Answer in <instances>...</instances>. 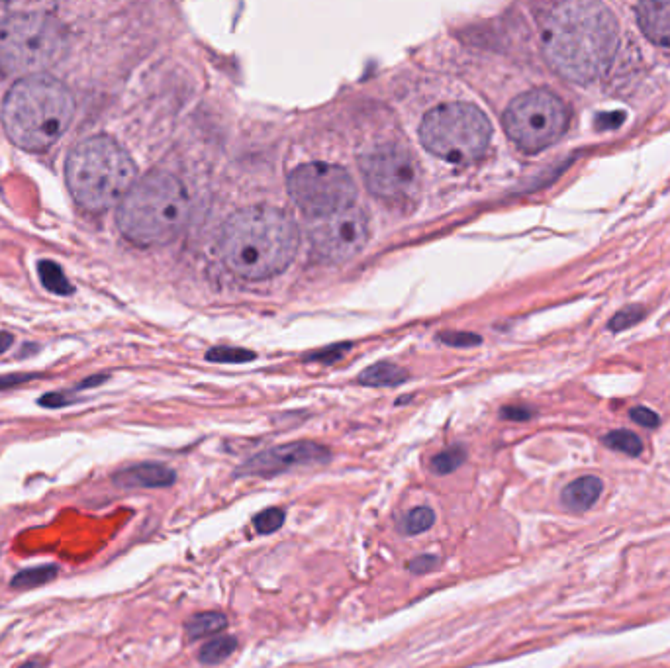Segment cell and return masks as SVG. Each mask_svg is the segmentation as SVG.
Here are the masks:
<instances>
[{
    "instance_id": "1",
    "label": "cell",
    "mask_w": 670,
    "mask_h": 668,
    "mask_svg": "<svg viewBox=\"0 0 670 668\" xmlns=\"http://www.w3.org/2000/svg\"><path fill=\"white\" fill-rule=\"evenodd\" d=\"M541 42L547 63L561 77L590 83L612 65L620 28L612 10L600 2H563L545 16Z\"/></svg>"
},
{
    "instance_id": "2",
    "label": "cell",
    "mask_w": 670,
    "mask_h": 668,
    "mask_svg": "<svg viewBox=\"0 0 670 668\" xmlns=\"http://www.w3.org/2000/svg\"><path fill=\"white\" fill-rule=\"evenodd\" d=\"M298 241V228L283 210L251 206L226 222L220 249L236 275L261 281L287 269L298 251Z\"/></svg>"
},
{
    "instance_id": "3",
    "label": "cell",
    "mask_w": 670,
    "mask_h": 668,
    "mask_svg": "<svg viewBox=\"0 0 670 668\" xmlns=\"http://www.w3.org/2000/svg\"><path fill=\"white\" fill-rule=\"evenodd\" d=\"M73 118V93L46 73L16 81L2 102V126L8 140L32 153L57 144Z\"/></svg>"
},
{
    "instance_id": "4",
    "label": "cell",
    "mask_w": 670,
    "mask_h": 668,
    "mask_svg": "<svg viewBox=\"0 0 670 668\" xmlns=\"http://www.w3.org/2000/svg\"><path fill=\"white\" fill-rule=\"evenodd\" d=\"M138 167L130 153L108 136L75 145L65 163V181L75 202L87 212H104L120 204L136 185Z\"/></svg>"
},
{
    "instance_id": "5",
    "label": "cell",
    "mask_w": 670,
    "mask_h": 668,
    "mask_svg": "<svg viewBox=\"0 0 670 668\" xmlns=\"http://www.w3.org/2000/svg\"><path fill=\"white\" fill-rule=\"evenodd\" d=\"M189 216V196L171 173H149L136 181L118 206L122 236L140 247L165 245L179 236Z\"/></svg>"
},
{
    "instance_id": "6",
    "label": "cell",
    "mask_w": 670,
    "mask_h": 668,
    "mask_svg": "<svg viewBox=\"0 0 670 668\" xmlns=\"http://www.w3.org/2000/svg\"><path fill=\"white\" fill-rule=\"evenodd\" d=\"M69 49L65 24L46 12H18L0 20V75L32 77L59 63Z\"/></svg>"
},
{
    "instance_id": "7",
    "label": "cell",
    "mask_w": 670,
    "mask_h": 668,
    "mask_svg": "<svg viewBox=\"0 0 670 668\" xmlns=\"http://www.w3.org/2000/svg\"><path fill=\"white\" fill-rule=\"evenodd\" d=\"M492 126L486 114L469 102L441 104L420 126V140L433 155L449 163L477 161L488 149Z\"/></svg>"
},
{
    "instance_id": "8",
    "label": "cell",
    "mask_w": 670,
    "mask_h": 668,
    "mask_svg": "<svg viewBox=\"0 0 670 668\" xmlns=\"http://www.w3.org/2000/svg\"><path fill=\"white\" fill-rule=\"evenodd\" d=\"M569 126L567 104L547 89H533L514 98L504 114L510 140L527 153L555 144Z\"/></svg>"
},
{
    "instance_id": "9",
    "label": "cell",
    "mask_w": 670,
    "mask_h": 668,
    "mask_svg": "<svg viewBox=\"0 0 670 668\" xmlns=\"http://www.w3.org/2000/svg\"><path fill=\"white\" fill-rule=\"evenodd\" d=\"M288 192L296 206L310 218H322L351 208L357 189L349 173L332 163H308L288 177Z\"/></svg>"
},
{
    "instance_id": "10",
    "label": "cell",
    "mask_w": 670,
    "mask_h": 668,
    "mask_svg": "<svg viewBox=\"0 0 670 668\" xmlns=\"http://www.w3.org/2000/svg\"><path fill=\"white\" fill-rule=\"evenodd\" d=\"M367 189L390 204L412 202L420 191V167L400 145H383L361 159Z\"/></svg>"
},
{
    "instance_id": "11",
    "label": "cell",
    "mask_w": 670,
    "mask_h": 668,
    "mask_svg": "<svg viewBox=\"0 0 670 668\" xmlns=\"http://www.w3.org/2000/svg\"><path fill=\"white\" fill-rule=\"evenodd\" d=\"M310 241L314 251L330 263H343L355 257L369 241V218L357 208H345L334 214L312 218Z\"/></svg>"
},
{
    "instance_id": "12",
    "label": "cell",
    "mask_w": 670,
    "mask_h": 668,
    "mask_svg": "<svg viewBox=\"0 0 670 668\" xmlns=\"http://www.w3.org/2000/svg\"><path fill=\"white\" fill-rule=\"evenodd\" d=\"M332 459L328 447L314 441H294L271 447L247 459L238 471L240 477H277L298 467L326 465Z\"/></svg>"
},
{
    "instance_id": "13",
    "label": "cell",
    "mask_w": 670,
    "mask_h": 668,
    "mask_svg": "<svg viewBox=\"0 0 670 668\" xmlns=\"http://www.w3.org/2000/svg\"><path fill=\"white\" fill-rule=\"evenodd\" d=\"M112 480L120 488H169L177 482V473L161 463H140L118 471Z\"/></svg>"
},
{
    "instance_id": "14",
    "label": "cell",
    "mask_w": 670,
    "mask_h": 668,
    "mask_svg": "<svg viewBox=\"0 0 670 668\" xmlns=\"http://www.w3.org/2000/svg\"><path fill=\"white\" fill-rule=\"evenodd\" d=\"M635 12L645 38L661 48H670V0L641 2Z\"/></svg>"
},
{
    "instance_id": "15",
    "label": "cell",
    "mask_w": 670,
    "mask_h": 668,
    "mask_svg": "<svg viewBox=\"0 0 670 668\" xmlns=\"http://www.w3.org/2000/svg\"><path fill=\"white\" fill-rule=\"evenodd\" d=\"M602 492H604L602 478L586 475V477L576 478L571 484L565 486L561 494V502L571 512H588L598 504Z\"/></svg>"
},
{
    "instance_id": "16",
    "label": "cell",
    "mask_w": 670,
    "mask_h": 668,
    "mask_svg": "<svg viewBox=\"0 0 670 668\" xmlns=\"http://www.w3.org/2000/svg\"><path fill=\"white\" fill-rule=\"evenodd\" d=\"M408 381V373L394 363H377L359 375L365 386H398Z\"/></svg>"
},
{
    "instance_id": "17",
    "label": "cell",
    "mask_w": 670,
    "mask_h": 668,
    "mask_svg": "<svg viewBox=\"0 0 670 668\" xmlns=\"http://www.w3.org/2000/svg\"><path fill=\"white\" fill-rule=\"evenodd\" d=\"M238 651V639L234 635H220L210 639L198 655V661L202 665H220L226 659H230Z\"/></svg>"
},
{
    "instance_id": "18",
    "label": "cell",
    "mask_w": 670,
    "mask_h": 668,
    "mask_svg": "<svg viewBox=\"0 0 670 668\" xmlns=\"http://www.w3.org/2000/svg\"><path fill=\"white\" fill-rule=\"evenodd\" d=\"M228 627V618L220 612H200L187 621L185 629L191 639H204L216 635Z\"/></svg>"
},
{
    "instance_id": "19",
    "label": "cell",
    "mask_w": 670,
    "mask_h": 668,
    "mask_svg": "<svg viewBox=\"0 0 670 668\" xmlns=\"http://www.w3.org/2000/svg\"><path fill=\"white\" fill-rule=\"evenodd\" d=\"M38 275L42 285L49 292L57 294V296H67L73 292V287L69 283V279L65 277L63 269L55 263V261H40L38 263Z\"/></svg>"
},
{
    "instance_id": "20",
    "label": "cell",
    "mask_w": 670,
    "mask_h": 668,
    "mask_svg": "<svg viewBox=\"0 0 670 668\" xmlns=\"http://www.w3.org/2000/svg\"><path fill=\"white\" fill-rule=\"evenodd\" d=\"M59 574V569L55 565H44V567H34V569H24L16 574L10 580V588L26 590V588H38L42 584H48L55 580Z\"/></svg>"
},
{
    "instance_id": "21",
    "label": "cell",
    "mask_w": 670,
    "mask_h": 668,
    "mask_svg": "<svg viewBox=\"0 0 670 668\" xmlns=\"http://www.w3.org/2000/svg\"><path fill=\"white\" fill-rule=\"evenodd\" d=\"M467 461V449L463 445H453L431 459V471L435 475H451Z\"/></svg>"
},
{
    "instance_id": "22",
    "label": "cell",
    "mask_w": 670,
    "mask_h": 668,
    "mask_svg": "<svg viewBox=\"0 0 670 668\" xmlns=\"http://www.w3.org/2000/svg\"><path fill=\"white\" fill-rule=\"evenodd\" d=\"M604 443L610 449L620 451V453L629 455V457H639L643 453V443H641V439L633 431H610L608 435H604Z\"/></svg>"
},
{
    "instance_id": "23",
    "label": "cell",
    "mask_w": 670,
    "mask_h": 668,
    "mask_svg": "<svg viewBox=\"0 0 670 668\" xmlns=\"http://www.w3.org/2000/svg\"><path fill=\"white\" fill-rule=\"evenodd\" d=\"M433 524H435V512L430 506H418L404 516L402 531L408 535H420L430 531Z\"/></svg>"
},
{
    "instance_id": "24",
    "label": "cell",
    "mask_w": 670,
    "mask_h": 668,
    "mask_svg": "<svg viewBox=\"0 0 670 668\" xmlns=\"http://www.w3.org/2000/svg\"><path fill=\"white\" fill-rule=\"evenodd\" d=\"M285 520H287L285 510H281V508H267V510H263L261 514H257L253 518V527H255L257 533L269 535V533L279 531L283 527V524H285Z\"/></svg>"
},
{
    "instance_id": "25",
    "label": "cell",
    "mask_w": 670,
    "mask_h": 668,
    "mask_svg": "<svg viewBox=\"0 0 670 668\" xmlns=\"http://www.w3.org/2000/svg\"><path fill=\"white\" fill-rule=\"evenodd\" d=\"M255 353L240 347H214L206 353V359L212 363H247L253 361Z\"/></svg>"
},
{
    "instance_id": "26",
    "label": "cell",
    "mask_w": 670,
    "mask_h": 668,
    "mask_svg": "<svg viewBox=\"0 0 670 668\" xmlns=\"http://www.w3.org/2000/svg\"><path fill=\"white\" fill-rule=\"evenodd\" d=\"M641 318H643V308L641 306H629V308H625L614 316V320L608 324V328L612 332H623V330L635 326Z\"/></svg>"
},
{
    "instance_id": "27",
    "label": "cell",
    "mask_w": 670,
    "mask_h": 668,
    "mask_svg": "<svg viewBox=\"0 0 670 668\" xmlns=\"http://www.w3.org/2000/svg\"><path fill=\"white\" fill-rule=\"evenodd\" d=\"M629 416H631V420H633L635 424H639V426H643V428H647V430H655V428H659V424H661V418H659L653 410H649V408H645V406H635V408L629 412Z\"/></svg>"
},
{
    "instance_id": "28",
    "label": "cell",
    "mask_w": 670,
    "mask_h": 668,
    "mask_svg": "<svg viewBox=\"0 0 670 668\" xmlns=\"http://www.w3.org/2000/svg\"><path fill=\"white\" fill-rule=\"evenodd\" d=\"M439 341L451 347H473L480 343L479 335L469 334V332H449V334L439 335Z\"/></svg>"
},
{
    "instance_id": "29",
    "label": "cell",
    "mask_w": 670,
    "mask_h": 668,
    "mask_svg": "<svg viewBox=\"0 0 670 668\" xmlns=\"http://www.w3.org/2000/svg\"><path fill=\"white\" fill-rule=\"evenodd\" d=\"M439 557L437 555H420L416 557L414 561L408 563V571L414 574H426L431 573L433 569L439 567Z\"/></svg>"
},
{
    "instance_id": "30",
    "label": "cell",
    "mask_w": 670,
    "mask_h": 668,
    "mask_svg": "<svg viewBox=\"0 0 670 668\" xmlns=\"http://www.w3.org/2000/svg\"><path fill=\"white\" fill-rule=\"evenodd\" d=\"M38 402H40V406H46V408H63L67 404H73L75 398L67 396L65 392H51V394L42 396Z\"/></svg>"
},
{
    "instance_id": "31",
    "label": "cell",
    "mask_w": 670,
    "mask_h": 668,
    "mask_svg": "<svg viewBox=\"0 0 670 668\" xmlns=\"http://www.w3.org/2000/svg\"><path fill=\"white\" fill-rule=\"evenodd\" d=\"M502 418L514 420V422H526L529 418H533V410L524 408V406H506L502 408Z\"/></svg>"
},
{
    "instance_id": "32",
    "label": "cell",
    "mask_w": 670,
    "mask_h": 668,
    "mask_svg": "<svg viewBox=\"0 0 670 668\" xmlns=\"http://www.w3.org/2000/svg\"><path fill=\"white\" fill-rule=\"evenodd\" d=\"M34 379H40V375H6V377H0V390L20 386V384L34 381Z\"/></svg>"
},
{
    "instance_id": "33",
    "label": "cell",
    "mask_w": 670,
    "mask_h": 668,
    "mask_svg": "<svg viewBox=\"0 0 670 668\" xmlns=\"http://www.w3.org/2000/svg\"><path fill=\"white\" fill-rule=\"evenodd\" d=\"M347 349H349L347 343H343V345H335V347L328 349V351H324V353H316V355H312V359H318V361H324V363H332L335 359H339Z\"/></svg>"
},
{
    "instance_id": "34",
    "label": "cell",
    "mask_w": 670,
    "mask_h": 668,
    "mask_svg": "<svg viewBox=\"0 0 670 668\" xmlns=\"http://www.w3.org/2000/svg\"><path fill=\"white\" fill-rule=\"evenodd\" d=\"M623 112H616V114H600L596 118L598 128H618L623 122Z\"/></svg>"
},
{
    "instance_id": "35",
    "label": "cell",
    "mask_w": 670,
    "mask_h": 668,
    "mask_svg": "<svg viewBox=\"0 0 670 668\" xmlns=\"http://www.w3.org/2000/svg\"><path fill=\"white\" fill-rule=\"evenodd\" d=\"M12 341H14L12 334H8V332H0V355H2V353H6V351L10 349Z\"/></svg>"
},
{
    "instance_id": "36",
    "label": "cell",
    "mask_w": 670,
    "mask_h": 668,
    "mask_svg": "<svg viewBox=\"0 0 670 668\" xmlns=\"http://www.w3.org/2000/svg\"><path fill=\"white\" fill-rule=\"evenodd\" d=\"M20 668H44L42 667V663L40 661H30V663H26V665H22Z\"/></svg>"
}]
</instances>
